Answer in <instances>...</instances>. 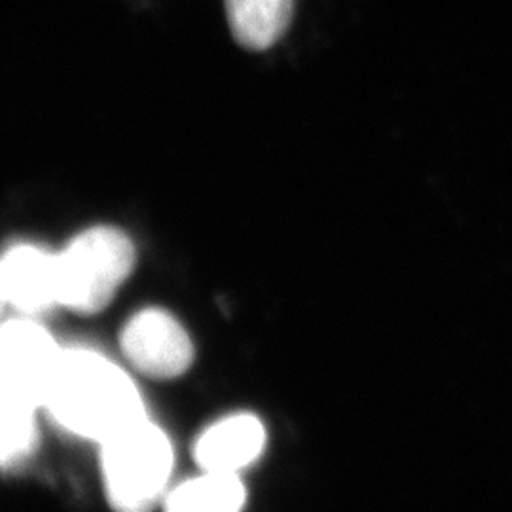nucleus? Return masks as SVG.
<instances>
[{"instance_id": "obj_4", "label": "nucleus", "mask_w": 512, "mask_h": 512, "mask_svg": "<svg viewBox=\"0 0 512 512\" xmlns=\"http://www.w3.org/2000/svg\"><path fill=\"white\" fill-rule=\"evenodd\" d=\"M61 351L37 323H6L0 334V412L37 414L46 406Z\"/></svg>"}, {"instance_id": "obj_5", "label": "nucleus", "mask_w": 512, "mask_h": 512, "mask_svg": "<svg viewBox=\"0 0 512 512\" xmlns=\"http://www.w3.org/2000/svg\"><path fill=\"white\" fill-rule=\"evenodd\" d=\"M122 349L131 365L156 380L183 376L194 359V346L183 325L154 308L131 317L122 332Z\"/></svg>"}, {"instance_id": "obj_3", "label": "nucleus", "mask_w": 512, "mask_h": 512, "mask_svg": "<svg viewBox=\"0 0 512 512\" xmlns=\"http://www.w3.org/2000/svg\"><path fill=\"white\" fill-rule=\"evenodd\" d=\"M101 446L110 503L120 511H145L152 507L164 494L173 469V448L164 431L143 420Z\"/></svg>"}, {"instance_id": "obj_1", "label": "nucleus", "mask_w": 512, "mask_h": 512, "mask_svg": "<svg viewBox=\"0 0 512 512\" xmlns=\"http://www.w3.org/2000/svg\"><path fill=\"white\" fill-rule=\"evenodd\" d=\"M46 408L67 431L101 444L147 420L128 374L90 349L61 351Z\"/></svg>"}, {"instance_id": "obj_8", "label": "nucleus", "mask_w": 512, "mask_h": 512, "mask_svg": "<svg viewBox=\"0 0 512 512\" xmlns=\"http://www.w3.org/2000/svg\"><path fill=\"white\" fill-rule=\"evenodd\" d=\"M224 6L236 42L253 52L272 48L293 18V0H224Z\"/></svg>"}, {"instance_id": "obj_2", "label": "nucleus", "mask_w": 512, "mask_h": 512, "mask_svg": "<svg viewBox=\"0 0 512 512\" xmlns=\"http://www.w3.org/2000/svg\"><path fill=\"white\" fill-rule=\"evenodd\" d=\"M135 247L118 228L95 226L57 255L59 306L80 313L105 310L128 279Z\"/></svg>"}, {"instance_id": "obj_9", "label": "nucleus", "mask_w": 512, "mask_h": 512, "mask_svg": "<svg viewBox=\"0 0 512 512\" xmlns=\"http://www.w3.org/2000/svg\"><path fill=\"white\" fill-rule=\"evenodd\" d=\"M245 495L239 475L205 471L169 492L165 507L177 512H234L245 505Z\"/></svg>"}, {"instance_id": "obj_7", "label": "nucleus", "mask_w": 512, "mask_h": 512, "mask_svg": "<svg viewBox=\"0 0 512 512\" xmlns=\"http://www.w3.org/2000/svg\"><path fill=\"white\" fill-rule=\"evenodd\" d=\"M266 444L262 421L251 414H236L211 425L196 442L194 458L203 471L239 475L260 458Z\"/></svg>"}, {"instance_id": "obj_6", "label": "nucleus", "mask_w": 512, "mask_h": 512, "mask_svg": "<svg viewBox=\"0 0 512 512\" xmlns=\"http://www.w3.org/2000/svg\"><path fill=\"white\" fill-rule=\"evenodd\" d=\"M2 298L21 313H40L59 306L57 255L33 245H18L2 258Z\"/></svg>"}]
</instances>
